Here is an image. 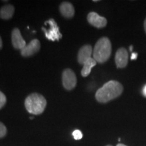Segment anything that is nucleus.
<instances>
[{"label":"nucleus","mask_w":146,"mask_h":146,"mask_svg":"<svg viewBox=\"0 0 146 146\" xmlns=\"http://www.w3.org/2000/svg\"><path fill=\"white\" fill-rule=\"evenodd\" d=\"M45 25H50V28L46 29L45 27L42 28V30L45 33V36L47 39L50 41H58L62 38V34L60 33L59 27L56 22L53 18H50L45 22Z\"/></svg>","instance_id":"obj_4"},{"label":"nucleus","mask_w":146,"mask_h":146,"mask_svg":"<svg viewBox=\"0 0 146 146\" xmlns=\"http://www.w3.org/2000/svg\"><path fill=\"white\" fill-rule=\"evenodd\" d=\"M137 58V53H133L132 55H131V60H136Z\"/></svg>","instance_id":"obj_17"},{"label":"nucleus","mask_w":146,"mask_h":146,"mask_svg":"<svg viewBox=\"0 0 146 146\" xmlns=\"http://www.w3.org/2000/svg\"><path fill=\"white\" fill-rule=\"evenodd\" d=\"M112 53V44L108 37L104 36L97 41L93 50V57L98 63L103 64L109 59Z\"/></svg>","instance_id":"obj_2"},{"label":"nucleus","mask_w":146,"mask_h":146,"mask_svg":"<svg viewBox=\"0 0 146 146\" xmlns=\"http://www.w3.org/2000/svg\"><path fill=\"white\" fill-rule=\"evenodd\" d=\"M132 50H133V46H132V45H131V46H130V51H131V52H132Z\"/></svg>","instance_id":"obj_22"},{"label":"nucleus","mask_w":146,"mask_h":146,"mask_svg":"<svg viewBox=\"0 0 146 146\" xmlns=\"http://www.w3.org/2000/svg\"><path fill=\"white\" fill-rule=\"evenodd\" d=\"M143 94H144V96H146V85H145V87H144V89H143Z\"/></svg>","instance_id":"obj_20"},{"label":"nucleus","mask_w":146,"mask_h":146,"mask_svg":"<svg viewBox=\"0 0 146 146\" xmlns=\"http://www.w3.org/2000/svg\"><path fill=\"white\" fill-rule=\"evenodd\" d=\"M116 146H127V145H125V144H123V143H118L117 144V145Z\"/></svg>","instance_id":"obj_21"},{"label":"nucleus","mask_w":146,"mask_h":146,"mask_svg":"<svg viewBox=\"0 0 146 146\" xmlns=\"http://www.w3.org/2000/svg\"><path fill=\"white\" fill-rule=\"evenodd\" d=\"M3 47V41H2V39H1V36H0V50L2 49Z\"/></svg>","instance_id":"obj_18"},{"label":"nucleus","mask_w":146,"mask_h":146,"mask_svg":"<svg viewBox=\"0 0 146 146\" xmlns=\"http://www.w3.org/2000/svg\"><path fill=\"white\" fill-rule=\"evenodd\" d=\"M143 25H144V29H145V33H146V18H145V21H144Z\"/></svg>","instance_id":"obj_19"},{"label":"nucleus","mask_w":146,"mask_h":146,"mask_svg":"<svg viewBox=\"0 0 146 146\" xmlns=\"http://www.w3.org/2000/svg\"><path fill=\"white\" fill-rule=\"evenodd\" d=\"M129 62V54L124 47L118 49L115 54V63L118 68H124L127 66Z\"/></svg>","instance_id":"obj_7"},{"label":"nucleus","mask_w":146,"mask_h":146,"mask_svg":"<svg viewBox=\"0 0 146 146\" xmlns=\"http://www.w3.org/2000/svg\"><path fill=\"white\" fill-rule=\"evenodd\" d=\"M106 146H112V145H106Z\"/></svg>","instance_id":"obj_23"},{"label":"nucleus","mask_w":146,"mask_h":146,"mask_svg":"<svg viewBox=\"0 0 146 146\" xmlns=\"http://www.w3.org/2000/svg\"><path fill=\"white\" fill-rule=\"evenodd\" d=\"M40 48H41V43L39 40L36 39H33L28 45H27L23 50H21V55L23 57H30L39 52Z\"/></svg>","instance_id":"obj_6"},{"label":"nucleus","mask_w":146,"mask_h":146,"mask_svg":"<svg viewBox=\"0 0 146 146\" xmlns=\"http://www.w3.org/2000/svg\"><path fill=\"white\" fill-rule=\"evenodd\" d=\"M72 135L75 140H80L83 137V133H82V132L80 130L76 129V130L73 131Z\"/></svg>","instance_id":"obj_16"},{"label":"nucleus","mask_w":146,"mask_h":146,"mask_svg":"<svg viewBox=\"0 0 146 146\" xmlns=\"http://www.w3.org/2000/svg\"><path fill=\"white\" fill-rule=\"evenodd\" d=\"M93 53V49L91 45H85L80 48L77 55L78 62L80 64H84L87 60L91 57Z\"/></svg>","instance_id":"obj_10"},{"label":"nucleus","mask_w":146,"mask_h":146,"mask_svg":"<svg viewBox=\"0 0 146 146\" xmlns=\"http://www.w3.org/2000/svg\"><path fill=\"white\" fill-rule=\"evenodd\" d=\"M12 43L14 48L16 50H21L26 46V42L22 36L19 29L14 28L12 31Z\"/></svg>","instance_id":"obj_9"},{"label":"nucleus","mask_w":146,"mask_h":146,"mask_svg":"<svg viewBox=\"0 0 146 146\" xmlns=\"http://www.w3.org/2000/svg\"><path fill=\"white\" fill-rule=\"evenodd\" d=\"M87 21L91 25L98 29L104 28L106 26L107 20L106 18L100 16L96 12H91L87 15Z\"/></svg>","instance_id":"obj_8"},{"label":"nucleus","mask_w":146,"mask_h":146,"mask_svg":"<svg viewBox=\"0 0 146 146\" xmlns=\"http://www.w3.org/2000/svg\"><path fill=\"white\" fill-rule=\"evenodd\" d=\"M62 81L63 87L68 91L74 89L77 83L75 73L70 68H66L63 71L62 74Z\"/></svg>","instance_id":"obj_5"},{"label":"nucleus","mask_w":146,"mask_h":146,"mask_svg":"<svg viewBox=\"0 0 146 146\" xmlns=\"http://www.w3.org/2000/svg\"><path fill=\"white\" fill-rule=\"evenodd\" d=\"M123 91V87L119 82L110 81L97 91L96 99L100 103L105 104L119 97Z\"/></svg>","instance_id":"obj_1"},{"label":"nucleus","mask_w":146,"mask_h":146,"mask_svg":"<svg viewBox=\"0 0 146 146\" xmlns=\"http://www.w3.org/2000/svg\"><path fill=\"white\" fill-rule=\"evenodd\" d=\"M8 130L5 125L3 123L0 121V139L3 138L7 135Z\"/></svg>","instance_id":"obj_14"},{"label":"nucleus","mask_w":146,"mask_h":146,"mask_svg":"<svg viewBox=\"0 0 146 146\" xmlns=\"http://www.w3.org/2000/svg\"><path fill=\"white\" fill-rule=\"evenodd\" d=\"M7 102V98L5 95L3 94L2 91H0V110L2 109L5 106V104Z\"/></svg>","instance_id":"obj_15"},{"label":"nucleus","mask_w":146,"mask_h":146,"mask_svg":"<svg viewBox=\"0 0 146 146\" xmlns=\"http://www.w3.org/2000/svg\"><path fill=\"white\" fill-rule=\"evenodd\" d=\"M15 8H14V5L12 4H5L3 5L1 8H0V18L5 21H8L12 18Z\"/></svg>","instance_id":"obj_12"},{"label":"nucleus","mask_w":146,"mask_h":146,"mask_svg":"<svg viewBox=\"0 0 146 146\" xmlns=\"http://www.w3.org/2000/svg\"><path fill=\"white\" fill-rule=\"evenodd\" d=\"M59 10L60 14L64 18H71L74 16V8L73 5L68 1H63L60 5Z\"/></svg>","instance_id":"obj_11"},{"label":"nucleus","mask_w":146,"mask_h":146,"mask_svg":"<svg viewBox=\"0 0 146 146\" xmlns=\"http://www.w3.org/2000/svg\"><path fill=\"white\" fill-rule=\"evenodd\" d=\"M25 106L30 114L39 115L44 112L47 106V101L42 95L33 93L25 99Z\"/></svg>","instance_id":"obj_3"},{"label":"nucleus","mask_w":146,"mask_h":146,"mask_svg":"<svg viewBox=\"0 0 146 146\" xmlns=\"http://www.w3.org/2000/svg\"><path fill=\"white\" fill-rule=\"evenodd\" d=\"M97 62L94 59V58H89L83 64V67L81 70V75L83 77H86L91 73V71L95 66L96 65Z\"/></svg>","instance_id":"obj_13"}]
</instances>
